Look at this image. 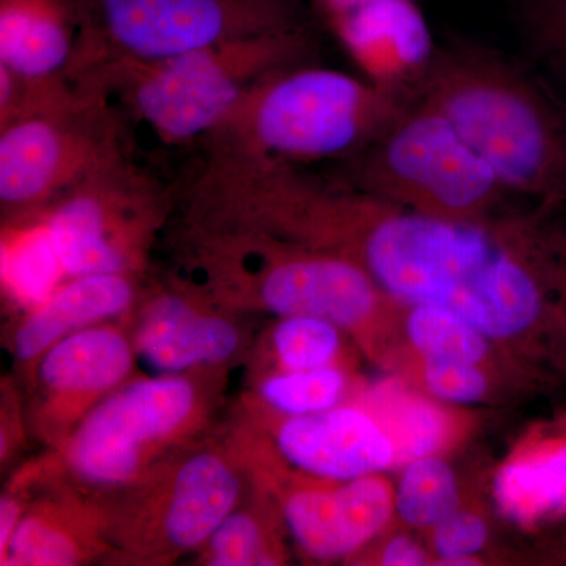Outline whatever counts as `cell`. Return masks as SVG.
Masks as SVG:
<instances>
[{
    "instance_id": "34",
    "label": "cell",
    "mask_w": 566,
    "mask_h": 566,
    "mask_svg": "<svg viewBox=\"0 0 566 566\" xmlns=\"http://www.w3.org/2000/svg\"><path fill=\"white\" fill-rule=\"evenodd\" d=\"M562 560H566V538H565L564 556H562Z\"/></svg>"
},
{
    "instance_id": "28",
    "label": "cell",
    "mask_w": 566,
    "mask_h": 566,
    "mask_svg": "<svg viewBox=\"0 0 566 566\" xmlns=\"http://www.w3.org/2000/svg\"><path fill=\"white\" fill-rule=\"evenodd\" d=\"M416 531L395 520L363 549L354 553L346 565L360 566H427L434 565L424 539L417 538Z\"/></svg>"
},
{
    "instance_id": "15",
    "label": "cell",
    "mask_w": 566,
    "mask_h": 566,
    "mask_svg": "<svg viewBox=\"0 0 566 566\" xmlns=\"http://www.w3.org/2000/svg\"><path fill=\"white\" fill-rule=\"evenodd\" d=\"M128 323L147 375L229 370L245 349L243 316L212 307L170 282L144 290Z\"/></svg>"
},
{
    "instance_id": "17",
    "label": "cell",
    "mask_w": 566,
    "mask_h": 566,
    "mask_svg": "<svg viewBox=\"0 0 566 566\" xmlns=\"http://www.w3.org/2000/svg\"><path fill=\"white\" fill-rule=\"evenodd\" d=\"M329 25L364 77L385 87L416 92L436 55L416 0H371Z\"/></svg>"
},
{
    "instance_id": "24",
    "label": "cell",
    "mask_w": 566,
    "mask_h": 566,
    "mask_svg": "<svg viewBox=\"0 0 566 566\" xmlns=\"http://www.w3.org/2000/svg\"><path fill=\"white\" fill-rule=\"evenodd\" d=\"M342 327L318 316H283L260 338L253 349L252 371H304L348 364Z\"/></svg>"
},
{
    "instance_id": "25",
    "label": "cell",
    "mask_w": 566,
    "mask_h": 566,
    "mask_svg": "<svg viewBox=\"0 0 566 566\" xmlns=\"http://www.w3.org/2000/svg\"><path fill=\"white\" fill-rule=\"evenodd\" d=\"M364 382L348 364L304 371H263L251 376L245 397L282 416H311L352 400Z\"/></svg>"
},
{
    "instance_id": "19",
    "label": "cell",
    "mask_w": 566,
    "mask_h": 566,
    "mask_svg": "<svg viewBox=\"0 0 566 566\" xmlns=\"http://www.w3.org/2000/svg\"><path fill=\"white\" fill-rule=\"evenodd\" d=\"M80 33L77 0H0V66L18 76L69 80Z\"/></svg>"
},
{
    "instance_id": "26",
    "label": "cell",
    "mask_w": 566,
    "mask_h": 566,
    "mask_svg": "<svg viewBox=\"0 0 566 566\" xmlns=\"http://www.w3.org/2000/svg\"><path fill=\"white\" fill-rule=\"evenodd\" d=\"M398 472L395 517L412 531H430L463 504V486L446 455L417 458Z\"/></svg>"
},
{
    "instance_id": "22",
    "label": "cell",
    "mask_w": 566,
    "mask_h": 566,
    "mask_svg": "<svg viewBox=\"0 0 566 566\" xmlns=\"http://www.w3.org/2000/svg\"><path fill=\"white\" fill-rule=\"evenodd\" d=\"M281 516L271 502L249 486L243 501L234 506L210 538L193 554L202 566H282L292 560Z\"/></svg>"
},
{
    "instance_id": "18",
    "label": "cell",
    "mask_w": 566,
    "mask_h": 566,
    "mask_svg": "<svg viewBox=\"0 0 566 566\" xmlns=\"http://www.w3.org/2000/svg\"><path fill=\"white\" fill-rule=\"evenodd\" d=\"M145 275L87 274L66 279L21 315L11 335V354L32 367L52 345L95 324L125 318L144 293Z\"/></svg>"
},
{
    "instance_id": "11",
    "label": "cell",
    "mask_w": 566,
    "mask_h": 566,
    "mask_svg": "<svg viewBox=\"0 0 566 566\" xmlns=\"http://www.w3.org/2000/svg\"><path fill=\"white\" fill-rule=\"evenodd\" d=\"M74 82L120 62H151L223 41L304 28L297 0H77Z\"/></svg>"
},
{
    "instance_id": "1",
    "label": "cell",
    "mask_w": 566,
    "mask_h": 566,
    "mask_svg": "<svg viewBox=\"0 0 566 566\" xmlns=\"http://www.w3.org/2000/svg\"><path fill=\"white\" fill-rule=\"evenodd\" d=\"M185 214L334 253L398 303L446 308L527 363L553 368L566 234L538 216L450 221L294 164L229 155L205 156Z\"/></svg>"
},
{
    "instance_id": "5",
    "label": "cell",
    "mask_w": 566,
    "mask_h": 566,
    "mask_svg": "<svg viewBox=\"0 0 566 566\" xmlns=\"http://www.w3.org/2000/svg\"><path fill=\"white\" fill-rule=\"evenodd\" d=\"M411 102L406 91L367 77L296 63L255 82L203 147L207 155L294 166L356 155Z\"/></svg>"
},
{
    "instance_id": "30",
    "label": "cell",
    "mask_w": 566,
    "mask_h": 566,
    "mask_svg": "<svg viewBox=\"0 0 566 566\" xmlns=\"http://www.w3.org/2000/svg\"><path fill=\"white\" fill-rule=\"evenodd\" d=\"M0 420H2L0 423V460L6 463L24 441L25 428L29 430L28 416H25V409L21 408L20 397L7 382H3L2 386V417Z\"/></svg>"
},
{
    "instance_id": "12",
    "label": "cell",
    "mask_w": 566,
    "mask_h": 566,
    "mask_svg": "<svg viewBox=\"0 0 566 566\" xmlns=\"http://www.w3.org/2000/svg\"><path fill=\"white\" fill-rule=\"evenodd\" d=\"M172 208V192L123 151L39 212L70 279L145 275Z\"/></svg>"
},
{
    "instance_id": "14",
    "label": "cell",
    "mask_w": 566,
    "mask_h": 566,
    "mask_svg": "<svg viewBox=\"0 0 566 566\" xmlns=\"http://www.w3.org/2000/svg\"><path fill=\"white\" fill-rule=\"evenodd\" d=\"M136 349L128 316L95 324L62 338L33 367L25 416L29 431L59 449L104 398L133 379Z\"/></svg>"
},
{
    "instance_id": "20",
    "label": "cell",
    "mask_w": 566,
    "mask_h": 566,
    "mask_svg": "<svg viewBox=\"0 0 566 566\" xmlns=\"http://www.w3.org/2000/svg\"><path fill=\"white\" fill-rule=\"evenodd\" d=\"M406 352L428 359L483 365L510 374L543 376L546 368L527 363L512 349L483 334L460 315L433 305L401 304L397 318V340L392 353Z\"/></svg>"
},
{
    "instance_id": "21",
    "label": "cell",
    "mask_w": 566,
    "mask_h": 566,
    "mask_svg": "<svg viewBox=\"0 0 566 566\" xmlns=\"http://www.w3.org/2000/svg\"><path fill=\"white\" fill-rule=\"evenodd\" d=\"M385 370L398 376L420 392L447 405H490L513 394H526L549 385L543 376L510 374L483 365L428 359L417 354L398 352Z\"/></svg>"
},
{
    "instance_id": "33",
    "label": "cell",
    "mask_w": 566,
    "mask_h": 566,
    "mask_svg": "<svg viewBox=\"0 0 566 566\" xmlns=\"http://www.w3.org/2000/svg\"><path fill=\"white\" fill-rule=\"evenodd\" d=\"M368 2H371V0H315L316 6H318L319 11L329 24Z\"/></svg>"
},
{
    "instance_id": "3",
    "label": "cell",
    "mask_w": 566,
    "mask_h": 566,
    "mask_svg": "<svg viewBox=\"0 0 566 566\" xmlns=\"http://www.w3.org/2000/svg\"><path fill=\"white\" fill-rule=\"evenodd\" d=\"M390 375L352 400L311 416H282L241 395L233 415L252 424L293 468L334 480L400 471L417 458L449 455L476 416Z\"/></svg>"
},
{
    "instance_id": "6",
    "label": "cell",
    "mask_w": 566,
    "mask_h": 566,
    "mask_svg": "<svg viewBox=\"0 0 566 566\" xmlns=\"http://www.w3.org/2000/svg\"><path fill=\"white\" fill-rule=\"evenodd\" d=\"M226 371L134 376L13 482L29 490L65 482L102 493L129 485L164 458L207 438L221 408Z\"/></svg>"
},
{
    "instance_id": "8",
    "label": "cell",
    "mask_w": 566,
    "mask_h": 566,
    "mask_svg": "<svg viewBox=\"0 0 566 566\" xmlns=\"http://www.w3.org/2000/svg\"><path fill=\"white\" fill-rule=\"evenodd\" d=\"M248 491V479L222 433L182 447L129 485L104 493L107 560L163 566L193 556Z\"/></svg>"
},
{
    "instance_id": "2",
    "label": "cell",
    "mask_w": 566,
    "mask_h": 566,
    "mask_svg": "<svg viewBox=\"0 0 566 566\" xmlns=\"http://www.w3.org/2000/svg\"><path fill=\"white\" fill-rule=\"evenodd\" d=\"M167 282L233 315L318 316L382 368L401 304L342 256L252 230L181 221Z\"/></svg>"
},
{
    "instance_id": "16",
    "label": "cell",
    "mask_w": 566,
    "mask_h": 566,
    "mask_svg": "<svg viewBox=\"0 0 566 566\" xmlns=\"http://www.w3.org/2000/svg\"><path fill=\"white\" fill-rule=\"evenodd\" d=\"M2 566H81L111 554L106 494L71 483L36 488Z\"/></svg>"
},
{
    "instance_id": "32",
    "label": "cell",
    "mask_w": 566,
    "mask_h": 566,
    "mask_svg": "<svg viewBox=\"0 0 566 566\" xmlns=\"http://www.w3.org/2000/svg\"><path fill=\"white\" fill-rule=\"evenodd\" d=\"M553 367L554 370L566 374V285L560 311H558L556 333H554Z\"/></svg>"
},
{
    "instance_id": "13",
    "label": "cell",
    "mask_w": 566,
    "mask_h": 566,
    "mask_svg": "<svg viewBox=\"0 0 566 566\" xmlns=\"http://www.w3.org/2000/svg\"><path fill=\"white\" fill-rule=\"evenodd\" d=\"M102 93L0 128L3 219L50 207L93 170L125 151L120 122Z\"/></svg>"
},
{
    "instance_id": "9",
    "label": "cell",
    "mask_w": 566,
    "mask_h": 566,
    "mask_svg": "<svg viewBox=\"0 0 566 566\" xmlns=\"http://www.w3.org/2000/svg\"><path fill=\"white\" fill-rule=\"evenodd\" d=\"M348 182L398 207L450 221L493 219L509 193L455 128L416 96L356 153Z\"/></svg>"
},
{
    "instance_id": "29",
    "label": "cell",
    "mask_w": 566,
    "mask_h": 566,
    "mask_svg": "<svg viewBox=\"0 0 566 566\" xmlns=\"http://www.w3.org/2000/svg\"><path fill=\"white\" fill-rule=\"evenodd\" d=\"M526 20L538 46L566 62V0H526Z\"/></svg>"
},
{
    "instance_id": "10",
    "label": "cell",
    "mask_w": 566,
    "mask_h": 566,
    "mask_svg": "<svg viewBox=\"0 0 566 566\" xmlns=\"http://www.w3.org/2000/svg\"><path fill=\"white\" fill-rule=\"evenodd\" d=\"M223 439L248 479L281 516L305 560H348L395 523V483L386 474L349 480L307 474L286 463L251 423L234 416Z\"/></svg>"
},
{
    "instance_id": "23",
    "label": "cell",
    "mask_w": 566,
    "mask_h": 566,
    "mask_svg": "<svg viewBox=\"0 0 566 566\" xmlns=\"http://www.w3.org/2000/svg\"><path fill=\"white\" fill-rule=\"evenodd\" d=\"M66 279L40 212L3 219L2 289L10 303L25 314Z\"/></svg>"
},
{
    "instance_id": "27",
    "label": "cell",
    "mask_w": 566,
    "mask_h": 566,
    "mask_svg": "<svg viewBox=\"0 0 566 566\" xmlns=\"http://www.w3.org/2000/svg\"><path fill=\"white\" fill-rule=\"evenodd\" d=\"M423 539L434 558V565H483L491 539V524L486 509L472 497L430 531Z\"/></svg>"
},
{
    "instance_id": "4",
    "label": "cell",
    "mask_w": 566,
    "mask_h": 566,
    "mask_svg": "<svg viewBox=\"0 0 566 566\" xmlns=\"http://www.w3.org/2000/svg\"><path fill=\"white\" fill-rule=\"evenodd\" d=\"M416 98L438 111L509 192L566 200V118L512 63L479 51L434 55Z\"/></svg>"
},
{
    "instance_id": "7",
    "label": "cell",
    "mask_w": 566,
    "mask_h": 566,
    "mask_svg": "<svg viewBox=\"0 0 566 566\" xmlns=\"http://www.w3.org/2000/svg\"><path fill=\"white\" fill-rule=\"evenodd\" d=\"M305 28L223 41L151 62H120L84 74L76 84L102 93L144 123L166 145L208 136L255 82L304 63Z\"/></svg>"
},
{
    "instance_id": "31",
    "label": "cell",
    "mask_w": 566,
    "mask_h": 566,
    "mask_svg": "<svg viewBox=\"0 0 566 566\" xmlns=\"http://www.w3.org/2000/svg\"><path fill=\"white\" fill-rule=\"evenodd\" d=\"M32 491L9 483L0 495V558L6 556L22 516L32 499Z\"/></svg>"
}]
</instances>
